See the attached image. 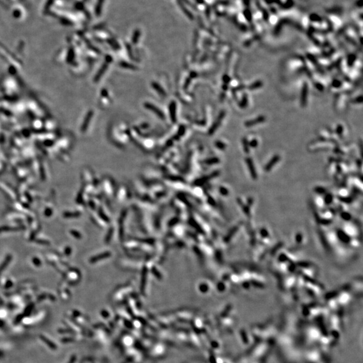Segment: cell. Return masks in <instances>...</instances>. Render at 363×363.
Here are the masks:
<instances>
[{
	"label": "cell",
	"instance_id": "6da1fadb",
	"mask_svg": "<svg viewBox=\"0 0 363 363\" xmlns=\"http://www.w3.org/2000/svg\"><path fill=\"white\" fill-rule=\"evenodd\" d=\"M307 85L305 84L303 85V91L301 94V104L302 106H305L307 102Z\"/></svg>",
	"mask_w": 363,
	"mask_h": 363
},
{
	"label": "cell",
	"instance_id": "7a4b0ae2",
	"mask_svg": "<svg viewBox=\"0 0 363 363\" xmlns=\"http://www.w3.org/2000/svg\"><path fill=\"white\" fill-rule=\"evenodd\" d=\"M263 121H264V117H258V118H256V119L252 120L251 121L247 122V123H246V125L247 127H249L250 126H253V125H254L256 124L260 123H262V122H263Z\"/></svg>",
	"mask_w": 363,
	"mask_h": 363
},
{
	"label": "cell",
	"instance_id": "3957f363",
	"mask_svg": "<svg viewBox=\"0 0 363 363\" xmlns=\"http://www.w3.org/2000/svg\"><path fill=\"white\" fill-rule=\"evenodd\" d=\"M279 159H280V157H279V155H276L275 157H274L273 159L272 160H271L270 161V162L268 163V164L267 165V166L266 167V168H265V170H266V171H269L271 169V167H272L274 166V163H276V162H278Z\"/></svg>",
	"mask_w": 363,
	"mask_h": 363
}]
</instances>
